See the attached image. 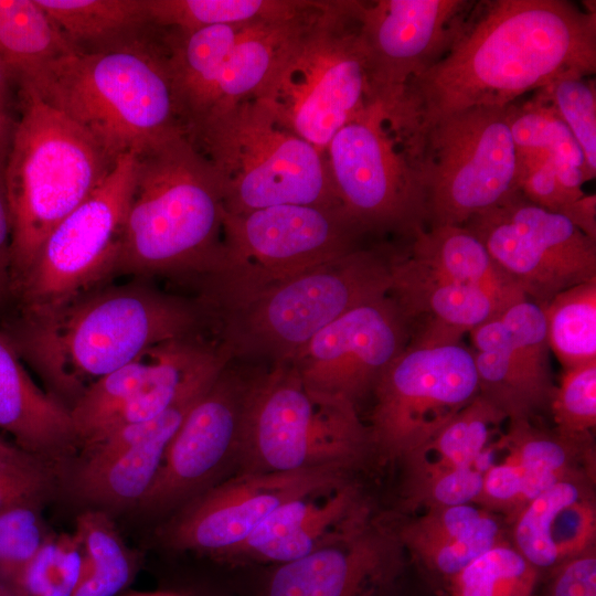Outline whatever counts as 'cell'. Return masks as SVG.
<instances>
[{
  "instance_id": "6da1fadb",
  "label": "cell",
  "mask_w": 596,
  "mask_h": 596,
  "mask_svg": "<svg viewBox=\"0 0 596 596\" xmlns=\"http://www.w3.org/2000/svg\"><path fill=\"white\" fill-rule=\"evenodd\" d=\"M595 72V11L565 0L482 1L445 55L382 110L393 134L409 145L450 114L504 108L556 78Z\"/></svg>"
},
{
  "instance_id": "7a4b0ae2",
  "label": "cell",
  "mask_w": 596,
  "mask_h": 596,
  "mask_svg": "<svg viewBox=\"0 0 596 596\" xmlns=\"http://www.w3.org/2000/svg\"><path fill=\"white\" fill-rule=\"evenodd\" d=\"M212 332L205 304L131 278L47 309H21L2 333L43 389L68 409L84 391L148 349Z\"/></svg>"
},
{
  "instance_id": "3957f363",
  "label": "cell",
  "mask_w": 596,
  "mask_h": 596,
  "mask_svg": "<svg viewBox=\"0 0 596 596\" xmlns=\"http://www.w3.org/2000/svg\"><path fill=\"white\" fill-rule=\"evenodd\" d=\"M136 159L113 279L161 277L198 292L222 259L225 211L217 178L185 134Z\"/></svg>"
},
{
  "instance_id": "277c9868",
  "label": "cell",
  "mask_w": 596,
  "mask_h": 596,
  "mask_svg": "<svg viewBox=\"0 0 596 596\" xmlns=\"http://www.w3.org/2000/svg\"><path fill=\"white\" fill-rule=\"evenodd\" d=\"M114 159L185 134L160 29L93 52L75 51L33 88Z\"/></svg>"
},
{
  "instance_id": "5b68a950",
  "label": "cell",
  "mask_w": 596,
  "mask_h": 596,
  "mask_svg": "<svg viewBox=\"0 0 596 596\" xmlns=\"http://www.w3.org/2000/svg\"><path fill=\"white\" fill-rule=\"evenodd\" d=\"M395 251L361 246L336 260L210 308L212 332L231 360L289 362L347 311L389 295Z\"/></svg>"
},
{
  "instance_id": "8992f818",
  "label": "cell",
  "mask_w": 596,
  "mask_h": 596,
  "mask_svg": "<svg viewBox=\"0 0 596 596\" xmlns=\"http://www.w3.org/2000/svg\"><path fill=\"white\" fill-rule=\"evenodd\" d=\"M3 170L11 220L10 290L32 266L51 231L107 178L117 160L32 89H19Z\"/></svg>"
},
{
  "instance_id": "52a82bcc",
  "label": "cell",
  "mask_w": 596,
  "mask_h": 596,
  "mask_svg": "<svg viewBox=\"0 0 596 596\" xmlns=\"http://www.w3.org/2000/svg\"><path fill=\"white\" fill-rule=\"evenodd\" d=\"M358 3L322 1L253 97L322 153L343 126L376 103Z\"/></svg>"
},
{
  "instance_id": "ba28073f",
  "label": "cell",
  "mask_w": 596,
  "mask_h": 596,
  "mask_svg": "<svg viewBox=\"0 0 596 596\" xmlns=\"http://www.w3.org/2000/svg\"><path fill=\"white\" fill-rule=\"evenodd\" d=\"M185 136L212 167L227 214L285 204L340 206L324 153L255 98L202 120Z\"/></svg>"
},
{
  "instance_id": "9c48e42d",
  "label": "cell",
  "mask_w": 596,
  "mask_h": 596,
  "mask_svg": "<svg viewBox=\"0 0 596 596\" xmlns=\"http://www.w3.org/2000/svg\"><path fill=\"white\" fill-rule=\"evenodd\" d=\"M371 457L359 411L311 391L289 362L265 364L245 406L236 473L341 468Z\"/></svg>"
},
{
  "instance_id": "30bf717a",
  "label": "cell",
  "mask_w": 596,
  "mask_h": 596,
  "mask_svg": "<svg viewBox=\"0 0 596 596\" xmlns=\"http://www.w3.org/2000/svg\"><path fill=\"white\" fill-rule=\"evenodd\" d=\"M363 236L341 206L224 212L222 259L196 295L212 308L343 257L362 246Z\"/></svg>"
},
{
  "instance_id": "8fae6325",
  "label": "cell",
  "mask_w": 596,
  "mask_h": 596,
  "mask_svg": "<svg viewBox=\"0 0 596 596\" xmlns=\"http://www.w3.org/2000/svg\"><path fill=\"white\" fill-rule=\"evenodd\" d=\"M403 148L421 177L427 226L464 225L518 191L505 107L450 114Z\"/></svg>"
},
{
  "instance_id": "7c38bea8",
  "label": "cell",
  "mask_w": 596,
  "mask_h": 596,
  "mask_svg": "<svg viewBox=\"0 0 596 596\" xmlns=\"http://www.w3.org/2000/svg\"><path fill=\"white\" fill-rule=\"evenodd\" d=\"M479 394L473 352L460 342L407 344L373 393L371 457L401 464L421 450Z\"/></svg>"
},
{
  "instance_id": "4fadbf2b",
  "label": "cell",
  "mask_w": 596,
  "mask_h": 596,
  "mask_svg": "<svg viewBox=\"0 0 596 596\" xmlns=\"http://www.w3.org/2000/svg\"><path fill=\"white\" fill-rule=\"evenodd\" d=\"M324 156L336 198L364 235L394 233L409 240L427 227L418 170L377 102L333 136Z\"/></svg>"
},
{
  "instance_id": "5bb4252c",
  "label": "cell",
  "mask_w": 596,
  "mask_h": 596,
  "mask_svg": "<svg viewBox=\"0 0 596 596\" xmlns=\"http://www.w3.org/2000/svg\"><path fill=\"white\" fill-rule=\"evenodd\" d=\"M136 156L120 157L104 182L43 242L12 290L21 309H47L113 280L136 179Z\"/></svg>"
},
{
  "instance_id": "9a60e30c",
  "label": "cell",
  "mask_w": 596,
  "mask_h": 596,
  "mask_svg": "<svg viewBox=\"0 0 596 596\" xmlns=\"http://www.w3.org/2000/svg\"><path fill=\"white\" fill-rule=\"evenodd\" d=\"M464 225L526 299L540 307L564 289L596 280V241L519 191Z\"/></svg>"
},
{
  "instance_id": "2e32d148",
  "label": "cell",
  "mask_w": 596,
  "mask_h": 596,
  "mask_svg": "<svg viewBox=\"0 0 596 596\" xmlns=\"http://www.w3.org/2000/svg\"><path fill=\"white\" fill-rule=\"evenodd\" d=\"M265 364L230 360L195 402L170 441L137 509L162 515L226 479L236 467L242 421L252 385Z\"/></svg>"
},
{
  "instance_id": "e0dca14e",
  "label": "cell",
  "mask_w": 596,
  "mask_h": 596,
  "mask_svg": "<svg viewBox=\"0 0 596 596\" xmlns=\"http://www.w3.org/2000/svg\"><path fill=\"white\" fill-rule=\"evenodd\" d=\"M351 471L341 468L236 473L174 511L159 536L171 550L220 561L283 503L349 481Z\"/></svg>"
},
{
  "instance_id": "ac0fdd59",
  "label": "cell",
  "mask_w": 596,
  "mask_h": 596,
  "mask_svg": "<svg viewBox=\"0 0 596 596\" xmlns=\"http://www.w3.org/2000/svg\"><path fill=\"white\" fill-rule=\"evenodd\" d=\"M409 338L406 319L386 295L330 322L289 363L311 391L359 411Z\"/></svg>"
},
{
  "instance_id": "d6986e66",
  "label": "cell",
  "mask_w": 596,
  "mask_h": 596,
  "mask_svg": "<svg viewBox=\"0 0 596 596\" xmlns=\"http://www.w3.org/2000/svg\"><path fill=\"white\" fill-rule=\"evenodd\" d=\"M405 570L406 553L394 525L369 505L311 553L273 564L245 596H364Z\"/></svg>"
},
{
  "instance_id": "ffe728a7",
  "label": "cell",
  "mask_w": 596,
  "mask_h": 596,
  "mask_svg": "<svg viewBox=\"0 0 596 596\" xmlns=\"http://www.w3.org/2000/svg\"><path fill=\"white\" fill-rule=\"evenodd\" d=\"M467 0L359 1L360 38L375 99L392 104L449 50L473 7Z\"/></svg>"
},
{
  "instance_id": "44dd1931",
  "label": "cell",
  "mask_w": 596,
  "mask_h": 596,
  "mask_svg": "<svg viewBox=\"0 0 596 596\" xmlns=\"http://www.w3.org/2000/svg\"><path fill=\"white\" fill-rule=\"evenodd\" d=\"M479 394L509 421L549 409L555 385L543 309L524 299L470 332Z\"/></svg>"
},
{
  "instance_id": "7402d4cb",
  "label": "cell",
  "mask_w": 596,
  "mask_h": 596,
  "mask_svg": "<svg viewBox=\"0 0 596 596\" xmlns=\"http://www.w3.org/2000/svg\"><path fill=\"white\" fill-rule=\"evenodd\" d=\"M370 504L352 479L311 491L278 507L220 561L273 565L300 558L334 538Z\"/></svg>"
},
{
  "instance_id": "603a6c76",
  "label": "cell",
  "mask_w": 596,
  "mask_h": 596,
  "mask_svg": "<svg viewBox=\"0 0 596 596\" xmlns=\"http://www.w3.org/2000/svg\"><path fill=\"white\" fill-rule=\"evenodd\" d=\"M389 295L409 327L408 343L421 347L458 343L466 332L507 308L483 290L445 277L406 251L395 252Z\"/></svg>"
},
{
  "instance_id": "cb8c5ba5",
  "label": "cell",
  "mask_w": 596,
  "mask_h": 596,
  "mask_svg": "<svg viewBox=\"0 0 596 596\" xmlns=\"http://www.w3.org/2000/svg\"><path fill=\"white\" fill-rule=\"evenodd\" d=\"M596 476L558 481L507 522L511 544L543 578L563 562L596 546ZM542 581V579H541Z\"/></svg>"
},
{
  "instance_id": "d4e9b609",
  "label": "cell",
  "mask_w": 596,
  "mask_h": 596,
  "mask_svg": "<svg viewBox=\"0 0 596 596\" xmlns=\"http://www.w3.org/2000/svg\"><path fill=\"white\" fill-rule=\"evenodd\" d=\"M394 530L418 576L437 594L472 560L508 539L504 519L473 503L416 512Z\"/></svg>"
},
{
  "instance_id": "484cf974",
  "label": "cell",
  "mask_w": 596,
  "mask_h": 596,
  "mask_svg": "<svg viewBox=\"0 0 596 596\" xmlns=\"http://www.w3.org/2000/svg\"><path fill=\"white\" fill-rule=\"evenodd\" d=\"M0 429L57 472L81 448L70 409L39 386L2 333Z\"/></svg>"
},
{
  "instance_id": "4316f807",
  "label": "cell",
  "mask_w": 596,
  "mask_h": 596,
  "mask_svg": "<svg viewBox=\"0 0 596 596\" xmlns=\"http://www.w3.org/2000/svg\"><path fill=\"white\" fill-rule=\"evenodd\" d=\"M321 3L317 1L312 8L292 18L245 23L214 74L200 115L185 131L215 114L255 97Z\"/></svg>"
},
{
  "instance_id": "83f0119b",
  "label": "cell",
  "mask_w": 596,
  "mask_h": 596,
  "mask_svg": "<svg viewBox=\"0 0 596 596\" xmlns=\"http://www.w3.org/2000/svg\"><path fill=\"white\" fill-rule=\"evenodd\" d=\"M493 446L504 451L502 459L524 471L528 502L558 481L582 473L596 476L593 436H566L540 428L533 419H521L508 422Z\"/></svg>"
},
{
  "instance_id": "f1b7e54d",
  "label": "cell",
  "mask_w": 596,
  "mask_h": 596,
  "mask_svg": "<svg viewBox=\"0 0 596 596\" xmlns=\"http://www.w3.org/2000/svg\"><path fill=\"white\" fill-rule=\"evenodd\" d=\"M406 252L445 277L483 290L508 307L526 299L465 225H434L417 231Z\"/></svg>"
},
{
  "instance_id": "f546056e",
  "label": "cell",
  "mask_w": 596,
  "mask_h": 596,
  "mask_svg": "<svg viewBox=\"0 0 596 596\" xmlns=\"http://www.w3.org/2000/svg\"><path fill=\"white\" fill-rule=\"evenodd\" d=\"M75 51L36 0H0V62L19 89L35 87Z\"/></svg>"
},
{
  "instance_id": "4dcf8cb0",
  "label": "cell",
  "mask_w": 596,
  "mask_h": 596,
  "mask_svg": "<svg viewBox=\"0 0 596 596\" xmlns=\"http://www.w3.org/2000/svg\"><path fill=\"white\" fill-rule=\"evenodd\" d=\"M67 41L93 52L137 40L151 25L146 0H36Z\"/></svg>"
},
{
  "instance_id": "1f68e13d",
  "label": "cell",
  "mask_w": 596,
  "mask_h": 596,
  "mask_svg": "<svg viewBox=\"0 0 596 596\" xmlns=\"http://www.w3.org/2000/svg\"><path fill=\"white\" fill-rule=\"evenodd\" d=\"M84 561L79 584L73 596H117L135 579L141 565L108 512L88 509L77 515L75 531Z\"/></svg>"
},
{
  "instance_id": "d6a6232c",
  "label": "cell",
  "mask_w": 596,
  "mask_h": 596,
  "mask_svg": "<svg viewBox=\"0 0 596 596\" xmlns=\"http://www.w3.org/2000/svg\"><path fill=\"white\" fill-rule=\"evenodd\" d=\"M507 121L515 149L541 150L551 156L562 184L583 195V185L594 177L570 129L545 102L533 97L505 107Z\"/></svg>"
},
{
  "instance_id": "836d02e7",
  "label": "cell",
  "mask_w": 596,
  "mask_h": 596,
  "mask_svg": "<svg viewBox=\"0 0 596 596\" xmlns=\"http://www.w3.org/2000/svg\"><path fill=\"white\" fill-rule=\"evenodd\" d=\"M507 416L478 394L461 408L421 450L400 465L425 464L433 467L485 466L493 451V437Z\"/></svg>"
},
{
  "instance_id": "e575fe53",
  "label": "cell",
  "mask_w": 596,
  "mask_h": 596,
  "mask_svg": "<svg viewBox=\"0 0 596 596\" xmlns=\"http://www.w3.org/2000/svg\"><path fill=\"white\" fill-rule=\"evenodd\" d=\"M317 1L306 0H146L151 25L196 30L212 25L278 20L299 15Z\"/></svg>"
},
{
  "instance_id": "d590c367",
  "label": "cell",
  "mask_w": 596,
  "mask_h": 596,
  "mask_svg": "<svg viewBox=\"0 0 596 596\" xmlns=\"http://www.w3.org/2000/svg\"><path fill=\"white\" fill-rule=\"evenodd\" d=\"M541 308L563 370L596 362V280L564 289Z\"/></svg>"
},
{
  "instance_id": "8d00e7d4",
  "label": "cell",
  "mask_w": 596,
  "mask_h": 596,
  "mask_svg": "<svg viewBox=\"0 0 596 596\" xmlns=\"http://www.w3.org/2000/svg\"><path fill=\"white\" fill-rule=\"evenodd\" d=\"M538 570L509 539L481 553L441 587L440 596H538Z\"/></svg>"
},
{
  "instance_id": "74e56055",
  "label": "cell",
  "mask_w": 596,
  "mask_h": 596,
  "mask_svg": "<svg viewBox=\"0 0 596 596\" xmlns=\"http://www.w3.org/2000/svg\"><path fill=\"white\" fill-rule=\"evenodd\" d=\"M152 348L93 382L72 406L79 450L106 433L137 393L149 371Z\"/></svg>"
},
{
  "instance_id": "f35d334b",
  "label": "cell",
  "mask_w": 596,
  "mask_h": 596,
  "mask_svg": "<svg viewBox=\"0 0 596 596\" xmlns=\"http://www.w3.org/2000/svg\"><path fill=\"white\" fill-rule=\"evenodd\" d=\"M401 467V505L408 514L437 507L475 504L487 468L480 465L433 467L417 462Z\"/></svg>"
},
{
  "instance_id": "ab89813d",
  "label": "cell",
  "mask_w": 596,
  "mask_h": 596,
  "mask_svg": "<svg viewBox=\"0 0 596 596\" xmlns=\"http://www.w3.org/2000/svg\"><path fill=\"white\" fill-rule=\"evenodd\" d=\"M83 561L75 532H53L10 586V596H73Z\"/></svg>"
},
{
  "instance_id": "60d3db41",
  "label": "cell",
  "mask_w": 596,
  "mask_h": 596,
  "mask_svg": "<svg viewBox=\"0 0 596 596\" xmlns=\"http://www.w3.org/2000/svg\"><path fill=\"white\" fill-rule=\"evenodd\" d=\"M549 104L578 143L590 174L596 175V91L594 79L579 76L556 78L535 91Z\"/></svg>"
},
{
  "instance_id": "b9f144b4",
  "label": "cell",
  "mask_w": 596,
  "mask_h": 596,
  "mask_svg": "<svg viewBox=\"0 0 596 596\" xmlns=\"http://www.w3.org/2000/svg\"><path fill=\"white\" fill-rule=\"evenodd\" d=\"M44 504L26 502L0 511V583L8 590L54 532L44 519Z\"/></svg>"
},
{
  "instance_id": "7bdbcfd3",
  "label": "cell",
  "mask_w": 596,
  "mask_h": 596,
  "mask_svg": "<svg viewBox=\"0 0 596 596\" xmlns=\"http://www.w3.org/2000/svg\"><path fill=\"white\" fill-rule=\"evenodd\" d=\"M549 411L554 429L560 434L593 436L596 427V362L563 370Z\"/></svg>"
},
{
  "instance_id": "ee69618b",
  "label": "cell",
  "mask_w": 596,
  "mask_h": 596,
  "mask_svg": "<svg viewBox=\"0 0 596 596\" xmlns=\"http://www.w3.org/2000/svg\"><path fill=\"white\" fill-rule=\"evenodd\" d=\"M58 472L9 441L0 447V511L26 502L46 503Z\"/></svg>"
},
{
  "instance_id": "f6af8a7d",
  "label": "cell",
  "mask_w": 596,
  "mask_h": 596,
  "mask_svg": "<svg viewBox=\"0 0 596 596\" xmlns=\"http://www.w3.org/2000/svg\"><path fill=\"white\" fill-rule=\"evenodd\" d=\"M515 184L531 203L567 217L583 195L570 192L561 182L551 156L541 150L515 149Z\"/></svg>"
},
{
  "instance_id": "bcb514c9",
  "label": "cell",
  "mask_w": 596,
  "mask_h": 596,
  "mask_svg": "<svg viewBox=\"0 0 596 596\" xmlns=\"http://www.w3.org/2000/svg\"><path fill=\"white\" fill-rule=\"evenodd\" d=\"M538 596H596V546L549 572Z\"/></svg>"
},
{
  "instance_id": "7dc6e473",
  "label": "cell",
  "mask_w": 596,
  "mask_h": 596,
  "mask_svg": "<svg viewBox=\"0 0 596 596\" xmlns=\"http://www.w3.org/2000/svg\"><path fill=\"white\" fill-rule=\"evenodd\" d=\"M11 84L13 81L0 62V172L2 174L17 121L11 114Z\"/></svg>"
},
{
  "instance_id": "c3c4849f",
  "label": "cell",
  "mask_w": 596,
  "mask_h": 596,
  "mask_svg": "<svg viewBox=\"0 0 596 596\" xmlns=\"http://www.w3.org/2000/svg\"><path fill=\"white\" fill-rule=\"evenodd\" d=\"M11 220L3 174L0 172V299L10 290Z\"/></svg>"
},
{
  "instance_id": "681fc988",
  "label": "cell",
  "mask_w": 596,
  "mask_h": 596,
  "mask_svg": "<svg viewBox=\"0 0 596 596\" xmlns=\"http://www.w3.org/2000/svg\"><path fill=\"white\" fill-rule=\"evenodd\" d=\"M364 596H440L435 593L417 574L416 578H409L406 570L398 576L386 581Z\"/></svg>"
},
{
  "instance_id": "f907efd6",
  "label": "cell",
  "mask_w": 596,
  "mask_h": 596,
  "mask_svg": "<svg viewBox=\"0 0 596 596\" xmlns=\"http://www.w3.org/2000/svg\"><path fill=\"white\" fill-rule=\"evenodd\" d=\"M180 589L183 596H234L230 590L207 583L193 584Z\"/></svg>"
},
{
  "instance_id": "816d5d0a",
  "label": "cell",
  "mask_w": 596,
  "mask_h": 596,
  "mask_svg": "<svg viewBox=\"0 0 596 596\" xmlns=\"http://www.w3.org/2000/svg\"><path fill=\"white\" fill-rule=\"evenodd\" d=\"M123 596H183L180 588H164L152 592H128Z\"/></svg>"
},
{
  "instance_id": "f5cc1de1",
  "label": "cell",
  "mask_w": 596,
  "mask_h": 596,
  "mask_svg": "<svg viewBox=\"0 0 596 596\" xmlns=\"http://www.w3.org/2000/svg\"><path fill=\"white\" fill-rule=\"evenodd\" d=\"M0 596H10L9 590L0 583Z\"/></svg>"
},
{
  "instance_id": "db71d44e",
  "label": "cell",
  "mask_w": 596,
  "mask_h": 596,
  "mask_svg": "<svg viewBox=\"0 0 596 596\" xmlns=\"http://www.w3.org/2000/svg\"><path fill=\"white\" fill-rule=\"evenodd\" d=\"M9 441L3 439L1 436H0V447L4 446L6 444H8Z\"/></svg>"
}]
</instances>
